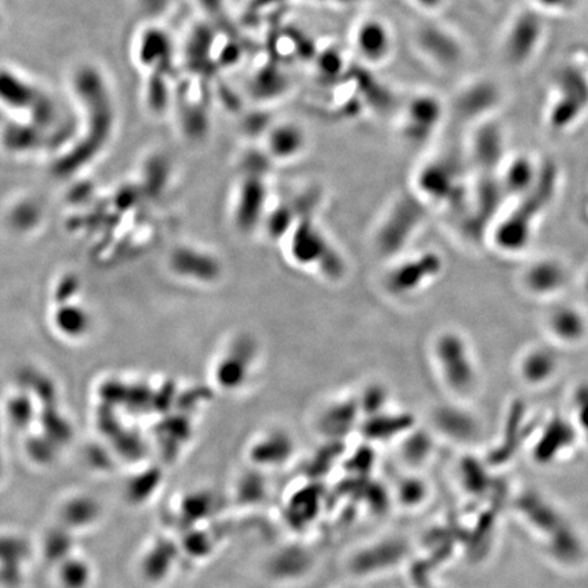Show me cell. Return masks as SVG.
<instances>
[{
    "mask_svg": "<svg viewBox=\"0 0 588 588\" xmlns=\"http://www.w3.org/2000/svg\"><path fill=\"white\" fill-rule=\"evenodd\" d=\"M557 177L559 173L553 164L544 165L533 190L519 198V206L493 229V243L501 252L518 254L526 250L534 235L535 221L552 202Z\"/></svg>",
    "mask_w": 588,
    "mask_h": 588,
    "instance_id": "obj_1",
    "label": "cell"
},
{
    "mask_svg": "<svg viewBox=\"0 0 588 588\" xmlns=\"http://www.w3.org/2000/svg\"><path fill=\"white\" fill-rule=\"evenodd\" d=\"M431 357L440 383L454 398L465 399L480 384V367L469 339L459 331L446 329L433 338Z\"/></svg>",
    "mask_w": 588,
    "mask_h": 588,
    "instance_id": "obj_2",
    "label": "cell"
},
{
    "mask_svg": "<svg viewBox=\"0 0 588 588\" xmlns=\"http://www.w3.org/2000/svg\"><path fill=\"white\" fill-rule=\"evenodd\" d=\"M288 254L297 266L316 270L329 280H338L345 273V259L331 243L314 218H304L286 236Z\"/></svg>",
    "mask_w": 588,
    "mask_h": 588,
    "instance_id": "obj_3",
    "label": "cell"
},
{
    "mask_svg": "<svg viewBox=\"0 0 588 588\" xmlns=\"http://www.w3.org/2000/svg\"><path fill=\"white\" fill-rule=\"evenodd\" d=\"M427 205L416 194L401 196L383 214L373 243L380 255L399 256L412 243L425 220Z\"/></svg>",
    "mask_w": 588,
    "mask_h": 588,
    "instance_id": "obj_4",
    "label": "cell"
},
{
    "mask_svg": "<svg viewBox=\"0 0 588 588\" xmlns=\"http://www.w3.org/2000/svg\"><path fill=\"white\" fill-rule=\"evenodd\" d=\"M416 195L425 205H461L469 198L459 165L452 158L439 157L425 162L414 177Z\"/></svg>",
    "mask_w": 588,
    "mask_h": 588,
    "instance_id": "obj_5",
    "label": "cell"
},
{
    "mask_svg": "<svg viewBox=\"0 0 588 588\" xmlns=\"http://www.w3.org/2000/svg\"><path fill=\"white\" fill-rule=\"evenodd\" d=\"M441 270L443 260L436 252L405 256L388 267L383 278L384 289L398 299L414 296L427 289L439 277Z\"/></svg>",
    "mask_w": 588,
    "mask_h": 588,
    "instance_id": "obj_6",
    "label": "cell"
},
{
    "mask_svg": "<svg viewBox=\"0 0 588 588\" xmlns=\"http://www.w3.org/2000/svg\"><path fill=\"white\" fill-rule=\"evenodd\" d=\"M545 22L534 9L519 11L501 40V54L511 67H525L537 56L545 41Z\"/></svg>",
    "mask_w": 588,
    "mask_h": 588,
    "instance_id": "obj_7",
    "label": "cell"
},
{
    "mask_svg": "<svg viewBox=\"0 0 588 588\" xmlns=\"http://www.w3.org/2000/svg\"><path fill=\"white\" fill-rule=\"evenodd\" d=\"M447 111L446 101L441 100L437 94L417 93L403 108L399 133L410 145H424L439 131Z\"/></svg>",
    "mask_w": 588,
    "mask_h": 588,
    "instance_id": "obj_8",
    "label": "cell"
},
{
    "mask_svg": "<svg viewBox=\"0 0 588 588\" xmlns=\"http://www.w3.org/2000/svg\"><path fill=\"white\" fill-rule=\"evenodd\" d=\"M413 44L418 54L439 70L458 69L466 59L467 51L461 37L443 25L429 22L418 26L413 33Z\"/></svg>",
    "mask_w": 588,
    "mask_h": 588,
    "instance_id": "obj_9",
    "label": "cell"
},
{
    "mask_svg": "<svg viewBox=\"0 0 588 588\" xmlns=\"http://www.w3.org/2000/svg\"><path fill=\"white\" fill-rule=\"evenodd\" d=\"M503 90L493 79L478 77L470 79L456 90L452 98V112L463 122L476 124L495 116L503 103Z\"/></svg>",
    "mask_w": 588,
    "mask_h": 588,
    "instance_id": "obj_10",
    "label": "cell"
},
{
    "mask_svg": "<svg viewBox=\"0 0 588 588\" xmlns=\"http://www.w3.org/2000/svg\"><path fill=\"white\" fill-rule=\"evenodd\" d=\"M353 48L369 67L383 66L394 54V33L382 18L365 17L353 30Z\"/></svg>",
    "mask_w": 588,
    "mask_h": 588,
    "instance_id": "obj_11",
    "label": "cell"
},
{
    "mask_svg": "<svg viewBox=\"0 0 588 588\" xmlns=\"http://www.w3.org/2000/svg\"><path fill=\"white\" fill-rule=\"evenodd\" d=\"M473 126L469 146L471 160L481 173H499L505 162L503 126L495 116Z\"/></svg>",
    "mask_w": 588,
    "mask_h": 588,
    "instance_id": "obj_12",
    "label": "cell"
},
{
    "mask_svg": "<svg viewBox=\"0 0 588 588\" xmlns=\"http://www.w3.org/2000/svg\"><path fill=\"white\" fill-rule=\"evenodd\" d=\"M308 134L300 123L284 120L266 131L265 150L273 162H292L307 152Z\"/></svg>",
    "mask_w": 588,
    "mask_h": 588,
    "instance_id": "obj_13",
    "label": "cell"
},
{
    "mask_svg": "<svg viewBox=\"0 0 588 588\" xmlns=\"http://www.w3.org/2000/svg\"><path fill=\"white\" fill-rule=\"evenodd\" d=\"M569 273L560 260H535L523 273V286L535 297H552L567 288Z\"/></svg>",
    "mask_w": 588,
    "mask_h": 588,
    "instance_id": "obj_14",
    "label": "cell"
},
{
    "mask_svg": "<svg viewBox=\"0 0 588 588\" xmlns=\"http://www.w3.org/2000/svg\"><path fill=\"white\" fill-rule=\"evenodd\" d=\"M546 327L557 342L578 345L588 337V318L572 304L556 305L546 318Z\"/></svg>",
    "mask_w": 588,
    "mask_h": 588,
    "instance_id": "obj_15",
    "label": "cell"
},
{
    "mask_svg": "<svg viewBox=\"0 0 588 588\" xmlns=\"http://www.w3.org/2000/svg\"><path fill=\"white\" fill-rule=\"evenodd\" d=\"M497 175H499L505 195L522 198V196L529 194L537 184L541 168L535 165L533 158L519 154L511 160L505 161Z\"/></svg>",
    "mask_w": 588,
    "mask_h": 588,
    "instance_id": "obj_16",
    "label": "cell"
},
{
    "mask_svg": "<svg viewBox=\"0 0 588 588\" xmlns=\"http://www.w3.org/2000/svg\"><path fill=\"white\" fill-rule=\"evenodd\" d=\"M560 358L553 349L535 346L527 350L519 361V375L529 386H544L557 375Z\"/></svg>",
    "mask_w": 588,
    "mask_h": 588,
    "instance_id": "obj_17",
    "label": "cell"
},
{
    "mask_svg": "<svg viewBox=\"0 0 588 588\" xmlns=\"http://www.w3.org/2000/svg\"><path fill=\"white\" fill-rule=\"evenodd\" d=\"M576 431L578 429L574 424H569L561 418L549 422L535 446V459L541 463L553 462L561 452L567 451L574 444Z\"/></svg>",
    "mask_w": 588,
    "mask_h": 588,
    "instance_id": "obj_18",
    "label": "cell"
},
{
    "mask_svg": "<svg viewBox=\"0 0 588 588\" xmlns=\"http://www.w3.org/2000/svg\"><path fill=\"white\" fill-rule=\"evenodd\" d=\"M433 425L441 435L454 441H470L478 433V424L474 417L459 406L440 407L433 414Z\"/></svg>",
    "mask_w": 588,
    "mask_h": 588,
    "instance_id": "obj_19",
    "label": "cell"
},
{
    "mask_svg": "<svg viewBox=\"0 0 588 588\" xmlns=\"http://www.w3.org/2000/svg\"><path fill=\"white\" fill-rule=\"evenodd\" d=\"M294 452V441L288 432L273 429L263 433L256 441L252 455L262 466H281L288 462Z\"/></svg>",
    "mask_w": 588,
    "mask_h": 588,
    "instance_id": "obj_20",
    "label": "cell"
},
{
    "mask_svg": "<svg viewBox=\"0 0 588 588\" xmlns=\"http://www.w3.org/2000/svg\"><path fill=\"white\" fill-rule=\"evenodd\" d=\"M358 398H343L331 402L320 413V428L326 433L349 431L356 424V418L361 416Z\"/></svg>",
    "mask_w": 588,
    "mask_h": 588,
    "instance_id": "obj_21",
    "label": "cell"
},
{
    "mask_svg": "<svg viewBox=\"0 0 588 588\" xmlns=\"http://www.w3.org/2000/svg\"><path fill=\"white\" fill-rule=\"evenodd\" d=\"M572 406H574L575 427L588 439V383L576 387Z\"/></svg>",
    "mask_w": 588,
    "mask_h": 588,
    "instance_id": "obj_22",
    "label": "cell"
},
{
    "mask_svg": "<svg viewBox=\"0 0 588 588\" xmlns=\"http://www.w3.org/2000/svg\"><path fill=\"white\" fill-rule=\"evenodd\" d=\"M399 499L407 505H416L421 503L422 497L425 496L424 485L420 481L409 480L402 482L399 486Z\"/></svg>",
    "mask_w": 588,
    "mask_h": 588,
    "instance_id": "obj_23",
    "label": "cell"
},
{
    "mask_svg": "<svg viewBox=\"0 0 588 588\" xmlns=\"http://www.w3.org/2000/svg\"><path fill=\"white\" fill-rule=\"evenodd\" d=\"M533 3L546 13L565 14L574 9L576 0H533Z\"/></svg>",
    "mask_w": 588,
    "mask_h": 588,
    "instance_id": "obj_24",
    "label": "cell"
},
{
    "mask_svg": "<svg viewBox=\"0 0 588 588\" xmlns=\"http://www.w3.org/2000/svg\"><path fill=\"white\" fill-rule=\"evenodd\" d=\"M418 9L427 11V13H437L446 6L447 0H412Z\"/></svg>",
    "mask_w": 588,
    "mask_h": 588,
    "instance_id": "obj_25",
    "label": "cell"
},
{
    "mask_svg": "<svg viewBox=\"0 0 588 588\" xmlns=\"http://www.w3.org/2000/svg\"><path fill=\"white\" fill-rule=\"evenodd\" d=\"M584 292H586V296L588 297V271L586 275H584V282H583Z\"/></svg>",
    "mask_w": 588,
    "mask_h": 588,
    "instance_id": "obj_26",
    "label": "cell"
},
{
    "mask_svg": "<svg viewBox=\"0 0 588 588\" xmlns=\"http://www.w3.org/2000/svg\"><path fill=\"white\" fill-rule=\"evenodd\" d=\"M335 2L345 3V5H349V3L361 2V0H335Z\"/></svg>",
    "mask_w": 588,
    "mask_h": 588,
    "instance_id": "obj_27",
    "label": "cell"
},
{
    "mask_svg": "<svg viewBox=\"0 0 588 588\" xmlns=\"http://www.w3.org/2000/svg\"><path fill=\"white\" fill-rule=\"evenodd\" d=\"M497 2H503V0H497Z\"/></svg>",
    "mask_w": 588,
    "mask_h": 588,
    "instance_id": "obj_28",
    "label": "cell"
}]
</instances>
